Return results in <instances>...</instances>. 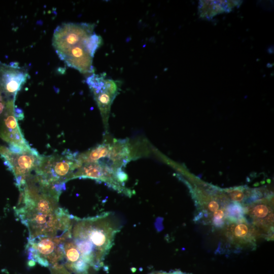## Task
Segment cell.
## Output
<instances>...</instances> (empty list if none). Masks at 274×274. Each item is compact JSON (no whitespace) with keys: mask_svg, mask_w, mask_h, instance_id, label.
<instances>
[{"mask_svg":"<svg viewBox=\"0 0 274 274\" xmlns=\"http://www.w3.org/2000/svg\"><path fill=\"white\" fill-rule=\"evenodd\" d=\"M6 102L5 101L2 92L0 90V116L4 113L6 109Z\"/></svg>","mask_w":274,"mask_h":274,"instance_id":"e0dca14e","label":"cell"},{"mask_svg":"<svg viewBox=\"0 0 274 274\" xmlns=\"http://www.w3.org/2000/svg\"><path fill=\"white\" fill-rule=\"evenodd\" d=\"M130 153L129 145L125 141H115L111 144L107 158L111 161L112 167L119 168L128 160Z\"/></svg>","mask_w":274,"mask_h":274,"instance_id":"4fadbf2b","label":"cell"},{"mask_svg":"<svg viewBox=\"0 0 274 274\" xmlns=\"http://www.w3.org/2000/svg\"><path fill=\"white\" fill-rule=\"evenodd\" d=\"M15 99H9L6 102V109L1 128L0 136L10 145L23 149L30 148L24 139L18 123L15 114Z\"/></svg>","mask_w":274,"mask_h":274,"instance_id":"30bf717a","label":"cell"},{"mask_svg":"<svg viewBox=\"0 0 274 274\" xmlns=\"http://www.w3.org/2000/svg\"><path fill=\"white\" fill-rule=\"evenodd\" d=\"M229 196L233 202L242 203L247 200L244 189L237 187L228 190ZM241 204V203H240Z\"/></svg>","mask_w":274,"mask_h":274,"instance_id":"2e32d148","label":"cell"},{"mask_svg":"<svg viewBox=\"0 0 274 274\" xmlns=\"http://www.w3.org/2000/svg\"><path fill=\"white\" fill-rule=\"evenodd\" d=\"M18 189L20 196L15 213L27 227L29 237L54 236L69 228L73 216L58 204L64 186L49 184L31 175Z\"/></svg>","mask_w":274,"mask_h":274,"instance_id":"6da1fadb","label":"cell"},{"mask_svg":"<svg viewBox=\"0 0 274 274\" xmlns=\"http://www.w3.org/2000/svg\"><path fill=\"white\" fill-rule=\"evenodd\" d=\"M0 154L6 165L13 173L18 188L25 184L32 172H35L42 156L31 148L19 153H13L9 148L2 146L0 147Z\"/></svg>","mask_w":274,"mask_h":274,"instance_id":"8992f818","label":"cell"},{"mask_svg":"<svg viewBox=\"0 0 274 274\" xmlns=\"http://www.w3.org/2000/svg\"><path fill=\"white\" fill-rule=\"evenodd\" d=\"M86 82L93 93L103 120L107 121L111 105L119 91L120 82L107 78L104 73H93L87 78Z\"/></svg>","mask_w":274,"mask_h":274,"instance_id":"52a82bcc","label":"cell"},{"mask_svg":"<svg viewBox=\"0 0 274 274\" xmlns=\"http://www.w3.org/2000/svg\"><path fill=\"white\" fill-rule=\"evenodd\" d=\"M29 76L27 70L17 62L6 64L0 62V90L8 97L15 99Z\"/></svg>","mask_w":274,"mask_h":274,"instance_id":"9c48e42d","label":"cell"},{"mask_svg":"<svg viewBox=\"0 0 274 274\" xmlns=\"http://www.w3.org/2000/svg\"><path fill=\"white\" fill-rule=\"evenodd\" d=\"M226 235L233 245L239 248L252 246L256 241V229L245 217L227 226Z\"/></svg>","mask_w":274,"mask_h":274,"instance_id":"8fae6325","label":"cell"},{"mask_svg":"<svg viewBox=\"0 0 274 274\" xmlns=\"http://www.w3.org/2000/svg\"><path fill=\"white\" fill-rule=\"evenodd\" d=\"M107 163L99 161L82 164L74 173L72 179L77 178H90L107 183L109 185L120 192L131 194L129 190L123 187L117 180L116 170Z\"/></svg>","mask_w":274,"mask_h":274,"instance_id":"ba28073f","label":"cell"},{"mask_svg":"<svg viewBox=\"0 0 274 274\" xmlns=\"http://www.w3.org/2000/svg\"><path fill=\"white\" fill-rule=\"evenodd\" d=\"M236 3V1H202L200 2L199 10L201 15L212 17L218 13L230 10Z\"/></svg>","mask_w":274,"mask_h":274,"instance_id":"9a60e30c","label":"cell"},{"mask_svg":"<svg viewBox=\"0 0 274 274\" xmlns=\"http://www.w3.org/2000/svg\"><path fill=\"white\" fill-rule=\"evenodd\" d=\"M150 274H191L189 273H185L179 270L173 271L171 272L166 271H155L151 272Z\"/></svg>","mask_w":274,"mask_h":274,"instance_id":"ac0fdd59","label":"cell"},{"mask_svg":"<svg viewBox=\"0 0 274 274\" xmlns=\"http://www.w3.org/2000/svg\"><path fill=\"white\" fill-rule=\"evenodd\" d=\"M119 230L109 213L85 218L74 216L71 238L81 258L90 267L98 269L104 265Z\"/></svg>","mask_w":274,"mask_h":274,"instance_id":"3957f363","label":"cell"},{"mask_svg":"<svg viewBox=\"0 0 274 274\" xmlns=\"http://www.w3.org/2000/svg\"><path fill=\"white\" fill-rule=\"evenodd\" d=\"M78 155L68 150L60 155L42 156L35 175L39 180L51 184H65L80 166Z\"/></svg>","mask_w":274,"mask_h":274,"instance_id":"277c9868","label":"cell"},{"mask_svg":"<svg viewBox=\"0 0 274 274\" xmlns=\"http://www.w3.org/2000/svg\"><path fill=\"white\" fill-rule=\"evenodd\" d=\"M251 218L254 227L261 229L266 233L271 231L273 226V210L268 202L264 201L254 203L245 210Z\"/></svg>","mask_w":274,"mask_h":274,"instance_id":"7c38bea8","label":"cell"},{"mask_svg":"<svg viewBox=\"0 0 274 274\" xmlns=\"http://www.w3.org/2000/svg\"><path fill=\"white\" fill-rule=\"evenodd\" d=\"M110 147L111 144L104 143L78 154L77 159L80 166L85 163L99 162L108 157Z\"/></svg>","mask_w":274,"mask_h":274,"instance_id":"5bb4252c","label":"cell"},{"mask_svg":"<svg viewBox=\"0 0 274 274\" xmlns=\"http://www.w3.org/2000/svg\"><path fill=\"white\" fill-rule=\"evenodd\" d=\"M71 235L70 229L57 236H39L28 239L26 249L30 265L37 262L52 267L64 259L63 243Z\"/></svg>","mask_w":274,"mask_h":274,"instance_id":"5b68a950","label":"cell"},{"mask_svg":"<svg viewBox=\"0 0 274 274\" xmlns=\"http://www.w3.org/2000/svg\"><path fill=\"white\" fill-rule=\"evenodd\" d=\"M90 23H63L54 30L52 45L59 58L82 74L94 73L93 59L102 43Z\"/></svg>","mask_w":274,"mask_h":274,"instance_id":"7a4b0ae2","label":"cell"}]
</instances>
